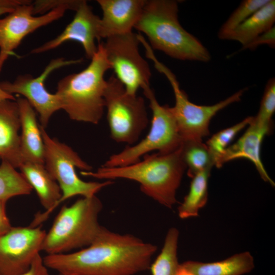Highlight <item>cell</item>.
I'll return each mask as SVG.
<instances>
[{
  "mask_svg": "<svg viewBox=\"0 0 275 275\" xmlns=\"http://www.w3.org/2000/svg\"><path fill=\"white\" fill-rule=\"evenodd\" d=\"M102 208L96 195L63 206L46 232L42 251L47 255L61 254L91 244L104 228L98 221Z\"/></svg>",
  "mask_w": 275,
  "mask_h": 275,
  "instance_id": "cell-5",
  "label": "cell"
},
{
  "mask_svg": "<svg viewBox=\"0 0 275 275\" xmlns=\"http://www.w3.org/2000/svg\"><path fill=\"white\" fill-rule=\"evenodd\" d=\"M104 98L111 138L134 145L149 124L144 98L127 93L115 75L106 80Z\"/></svg>",
  "mask_w": 275,
  "mask_h": 275,
  "instance_id": "cell-8",
  "label": "cell"
},
{
  "mask_svg": "<svg viewBox=\"0 0 275 275\" xmlns=\"http://www.w3.org/2000/svg\"><path fill=\"white\" fill-rule=\"evenodd\" d=\"M58 275H74V274L59 273Z\"/></svg>",
  "mask_w": 275,
  "mask_h": 275,
  "instance_id": "cell-35",
  "label": "cell"
},
{
  "mask_svg": "<svg viewBox=\"0 0 275 275\" xmlns=\"http://www.w3.org/2000/svg\"><path fill=\"white\" fill-rule=\"evenodd\" d=\"M274 22L275 1L269 0L265 5L220 39L237 41L242 47L272 28Z\"/></svg>",
  "mask_w": 275,
  "mask_h": 275,
  "instance_id": "cell-21",
  "label": "cell"
},
{
  "mask_svg": "<svg viewBox=\"0 0 275 275\" xmlns=\"http://www.w3.org/2000/svg\"><path fill=\"white\" fill-rule=\"evenodd\" d=\"M269 1V0L243 1L221 27L218 33L219 38L234 29Z\"/></svg>",
  "mask_w": 275,
  "mask_h": 275,
  "instance_id": "cell-26",
  "label": "cell"
},
{
  "mask_svg": "<svg viewBox=\"0 0 275 275\" xmlns=\"http://www.w3.org/2000/svg\"><path fill=\"white\" fill-rule=\"evenodd\" d=\"M68 10H71L69 7L61 6L36 16L33 14L32 2L30 1L0 18V72L6 61L14 54L13 50L25 36L59 19Z\"/></svg>",
  "mask_w": 275,
  "mask_h": 275,
  "instance_id": "cell-13",
  "label": "cell"
},
{
  "mask_svg": "<svg viewBox=\"0 0 275 275\" xmlns=\"http://www.w3.org/2000/svg\"><path fill=\"white\" fill-rule=\"evenodd\" d=\"M178 3L174 0H146L134 29L144 34L152 49L180 60L207 62L211 56L178 20Z\"/></svg>",
  "mask_w": 275,
  "mask_h": 275,
  "instance_id": "cell-3",
  "label": "cell"
},
{
  "mask_svg": "<svg viewBox=\"0 0 275 275\" xmlns=\"http://www.w3.org/2000/svg\"><path fill=\"white\" fill-rule=\"evenodd\" d=\"M105 39L103 44L107 60L127 92L136 95L140 88L150 85L151 70L140 53L138 34L132 32Z\"/></svg>",
  "mask_w": 275,
  "mask_h": 275,
  "instance_id": "cell-10",
  "label": "cell"
},
{
  "mask_svg": "<svg viewBox=\"0 0 275 275\" xmlns=\"http://www.w3.org/2000/svg\"><path fill=\"white\" fill-rule=\"evenodd\" d=\"M6 201H0V236L7 233L12 227L6 212Z\"/></svg>",
  "mask_w": 275,
  "mask_h": 275,
  "instance_id": "cell-32",
  "label": "cell"
},
{
  "mask_svg": "<svg viewBox=\"0 0 275 275\" xmlns=\"http://www.w3.org/2000/svg\"><path fill=\"white\" fill-rule=\"evenodd\" d=\"M202 141L182 142V155L187 169V175L193 178L197 174L214 166L213 157Z\"/></svg>",
  "mask_w": 275,
  "mask_h": 275,
  "instance_id": "cell-24",
  "label": "cell"
},
{
  "mask_svg": "<svg viewBox=\"0 0 275 275\" xmlns=\"http://www.w3.org/2000/svg\"><path fill=\"white\" fill-rule=\"evenodd\" d=\"M20 119L16 100L0 101V159L15 169L23 163L20 147Z\"/></svg>",
  "mask_w": 275,
  "mask_h": 275,
  "instance_id": "cell-18",
  "label": "cell"
},
{
  "mask_svg": "<svg viewBox=\"0 0 275 275\" xmlns=\"http://www.w3.org/2000/svg\"><path fill=\"white\" fill-rule=\"evenodd\" d=\"M186 170L180 146L170 153L146 154L142 159L126 166H101L96 171H80V174L101 180L125 179L136 181L145 195L172 208L177 203L176 191Z\"/></svg>",
  "mask_w": 275,
  "mask_h": 275,
  "instance_id": "cell-2",
  "label": "cell"
},
{
  "mask_svg": "<svg viewBox=\"0 0 275 275\" xmlns=\"http://www.w3.org/2000/svg\"><path fill=\"white\" fill-rule=\"evenodd\" d=\"M253 117H248L236 124L224 129L213 134L206 142V145L212 154L213 159L221 154L236 135L249 125Z\"/></svg>",
  "mask_w": 275,
  "mask_h": 275,
  "instance_id": "cell-27",
  "label": "cell"
},
{
  "mask_svg": "<svg viewBox=\"0 0 275 275\" xmlns=\"http://www.w3.org/2000/svg\"><path fill=\"white\" fill-rule=\"evenodd\" d=\"M157 246L131 234L103 228L90 245L75 252L47 255L48 268L74 275H133L150 268Z\"/></svg>",
  "mask_w": 275,
  "mask_h": 275,
  "instance_id": "cell-1",
  "label": "cell"
},
{
  "mask_svg": "<svg viewBox=\"0 0 275 275\" xmlns=\"http://www.w3.org/2000/svg\"><path fill=\"white\" fill-rule=\"evenodd\" d=\"M40 127L45 146L44 166L59 184L62 192L58 206L76 196H95L102 188L114 183L112 180L99 182L81 180L76 173V168L81 171H89L93 170L92 167L82 160L70 147L51 138L45 128L40 125Z\"/></svg>",
  "mask_w": 275,
  "mask_h": 275,
  "instance_id": "cell-7",
  "label": "cell"
},
{
  "mask_svg": "<svg viewBox=\"0 0 275 275\" xmlns=\"http://www.w3.org/2000/svg\"><path fill=\"white\" fill-rule=\"evenodd\" d=\"M97 51L83 70L59 80L56 94L62 109L76 121L97 124L105 109V72L111 69L103 47L99 42Z\"/></svg>",
  "mask_w": 275,
  "mask_h": 275,
  "instance_id": "cell-4",
  "label": "cell"
},
{
  "mask_svg": "<svg viewBox=\"0 0 275 275\" xmlns=\"http://www.w3.org/2000/svg\"><path fill=\"white\" fill-rule=\"evenodd\" d=\"M20 275H49L48 268L40 254L35 258L29 268Z\"/></svg>",
  "mask_w": 275,
  "mask_h": 275,
  "instance_id": "cell-31",
  "label": "cell"
},
{
  "mask_svg": "<svg viewBox=\"0 0 275 275\" xmlns=\"http://www.w3.org/2000/svg\"><path fill=\"white\" fill-rule=\"evenodd\" d=\"M253 119V118H252ZM244 133L214 160V166L221 168L225 163L238 158H246L255 166L261 178L274 186V182L270 178L262 162L260 156L261 146L264 137L270 133L272 124L259 125L252 122Z\"/></svg>",
  "mask_w": 275,
  "mask_h": 275,
  "instance_id": "cell-15",
  "label": "cell"
},
{
  "mask_svg": "<svg viewBox=\"0 0 275 275\" xmlns=\"http://www.w3.org/2000/svg\"><path fill=\"white\" fill-rule=\"evenodd\" d=\"M152 112L150 129L141 141L127 146L120 152L111 155L102 164L106 167H123L139 161L151 152L167 153L178 149L182 143L172 107L162 105L157 101L150 85L142 87Z\"/></svg>",
  "mask_w": 275,
  "mask_h": 275,
  "instance_id": "cell-6",
  "label": "cell"
},
{
  "mask_svg": "<svg viewBox=\"0 0 275 275\" xmlns=\"http://www.w3.org/2000/svg\"><path fill=\"white\" fill-rule=\"evenodd\" d=\"M254 266L253 257L245 252L219 261L184 262L180 264L177 275H243L251 272Z\"/></svg>",
  "mask_w": 275,
  "mask_h": 275,
  "instance_id": "cell-20",
  "label": "cell"
},
{
  "mask_svg": "<svg viewBox=\"0 0 275 275\" xmlns=\"http://www.w3.org/2000/svg\"><path fill=\"white\" fill-rule=\"evenodd\" d=\"M20 173L35 189L42 206L46 210L37 213L30 226L37 227L44 222L58 206L62 197L60 187L44 164L24 162L19 168Z\"/></svg>",
  "mask_w": 275,
  "mask_h": 275,
  "instance_id": "cell-17",
  "label": "cell"
},
{
  "mask_svg": "<svg viewBox=\"0 0 275 275\" xmlns=\"http://www.w3.org/2000/svg\"><path fill=\"white\" fill-rule=\"evenodd\" d=\"M82 61V59L67 60L64 58L53 59L38 76L33 77L30 74L20 75L12 82H1L0 87L8 94L23 96L38 113L40 125L45 128L52 115L56 112L62 109L59 97L56 93H50L45 88V79L54 70L63 66L80 63Z\"/></svg>",
  "mask_w": 275,
  "mask_h": 275,
  "instance_id": "cell-11",
  "label": "cell"
},
{
  "mask_svg": "<svg viewBox=\"0 0 275 275\" xmlns=\"http://www.w3.org/2000/svg\"><path fill=\"white\" fill-rule=\"evenodd\" d=\"M146 0H97L100 18V38L132 32Z\"/></svg>",
  "mask_w": 275,
  "mask_h": 275,
  "instance_id": "cell-16",
  "label": "cell"
},
{
  "mask_svg": "<svg viewBox=\"0 0 275 275\" xmlns=\"http://www.w3.org/2000/svg\"><path fill=\"white\" fill-rule=\"evenodd\" d=\"M267 44L272 48L275 47V27L272 28L259 35L248 44L242 47V49L254 50L258 46Z\"/></svg>",
  "mask_w": 275,
  "mask_h": 275,
  "instance_id": "cell-30",
  "label": "cell"
},
{
  "mask_svg": "<svg viewBox=\"0 0 275 275\" xmlns=\"http://www.w3.org/2000/svg\"><path fill=\"white\" fill-rule=\"evenodd\" d=\"M15 8H11L0 4V16L3 14H7L11 12Z\"/></svg>",
  "mask_w": 275,
  "mask_h": 275,
  "instance_id": "cell-34",
  "label": "cell"
},
{
  "mask_svg": "<svg viewBox=\"0 0 275 275\" xmlns=\"http://www.w3.org/2000/svg\"><path fill=\"white\" fill-rule=\"evenodd\" d=\"M210 171L211 169L205 170L191 178L189 192L178 208L181 218L197 216L199 210L206 204Z\"/></svg>",
  "mask_w": 275,
  "mask_h": 275,
  "instance_id": "cell-22",
  "label": "cell"
},
{
  "mask_svg": "<svg viewBox=\"0 0 275 275\" xmlns=\"http://www.w3.org/2000/svg\"><path fill=\"white\" fill-rule=\"evenodd\" d=\"M82 0L66 1H36L32 2L33 15L44 14L51 10L61 6H68L72 10L76 11Z\"/></svg>",
  "mask_w": 275,
  "mask_h": 275,
  "instance_id": "cell-29",
  "label": "cell"
},
{
  "mask_svg": "<svg viewBox=\"0 0 275 275\" xmlns=\"http://www.w3.org/2000/svg\"><path fill=\"white\" fill-rule=\"evenodd\" d=\"M32 187L22 174L9 163L2 161L0 164V201L31 194Z\"/></svg>",
  "mask_w": 275,
  "mask_h": 275,
  "instance_id": "cell-25",
  "label": "cell"
},
{
  "mask_svg": "<svg viewBox=\"0 0 275 275\" xmlns=\"http://www.w3.org/2000/svg\"><path fill=\"white\" fill-rule=\"evenodd\" d=\"M71 22L57 37L33 49L31 53H41L53 49L66 41L80 43L86 57L91 59L97 51L96 40L100 42V18L86 1H81Z\"/></svg>",
  "mask_w": 275,
  "mask_h": 275,
  "instance_id": "cell-14",
  "label": "cell"
},
{
  "mask_svg": "<svg viewBox=\"0 0 275 275\" xmlns=\"http://www.w3.org/2000/svg\"><path fill=\"white\" fill-rule=\"evenodd\" d=\"M275 111V79H270L265 87L259 110L253 122L259 125L272 124L271 117Z\"/></svg>",
  "mask_w": 275,
  "mask_h": 275,
  "instance_id": "cell-28",
  "label": "cell"
},
{
  "mask_svg": "<svg viewBox=\"0 0 275 275\" xmlns=\"http://www.w3.org/2000/svg\"><path fill=\"white\" fill-rule=\"evenodd\" d=\"M6 99L16 100L15 98L13 95L7 93L0 87V101Z\"/></svg>",
  "mask_w": 275,
  "mask_h": 275,
  "instance_id": "cell-33",
  "label": "cell"
},
{
  "mask_svg": "<svg viewBox=\"0 0 275 275\" xmlns=\"http://www.w3.org/2000/svg\"><path fill=\"white\" fill-rule=\"evenodd\" d=\"M16 101L20 119V147L23 163L44 164L45 146L35 109L23 97Z\"/></svg>",
  "mask_w": 275,
  "mask_h": 275,
  "instance_id": "cell-19",
  "label": "cell"
},
{
  "mask_svg": "<svg viewBox=\"0 0 275 275\" xmlns=\"http://www.w3.org/2000/svg\"><path fill=\"white\" fill-rule=\"evenodd\" d=\"M145 52L155 68L165 75L172 87L175 103L172 109L182 142L202 141L203 138L209 134V125L213 117L229 105L239 101L245 92V89L240 90L212 105L196 104L190 101L186 94L181 89L174 74L157 60L153 50L147 47Z\"/></svg>",
  "mask_w": 275,
  "mask_h": 275,
  "instance_id": "cell-9",
  "label": "cell"
},
{
  "mask_svg": "<svg viewBox=\"0 0 275 275\" xmlns=\"http://www.w3.org/2000/svg\"><path fill=\"white\" fill-rule=\"evenodd\" d=\"M179 234L176 228L168 230L160 254L150 265L152 275H177L180 266L177 258Z\"/></svg>",
  "mask_w": 275,
  "mask_h": 275,
  "instance_id": "cell-23",
  "label": "cell"
},
{
  "mask_svg": "<svg viewBox=\"0 0 275 275\" xmlns=\"http://www.w3.org/2000/svg\"><path fill=\"white\" fill-rule=\"evenodd\" d=\"M46 234L41 226L12 227L0 236V275H20L42 251Z\"/></svg>",
  "mask_w": 275,
  "mask_h": 275,
  "instance_id": "cell-12",
  "label": "cell"
}]
</instances>
